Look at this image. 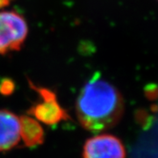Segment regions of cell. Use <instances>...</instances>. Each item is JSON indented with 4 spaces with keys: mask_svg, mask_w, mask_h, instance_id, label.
I'll use <instances>...</instances> for the list:
<instances>
[{
    "mask_svg": "<svg viewBox=\"0 0 158 158\" xmlns=\"http://www.w3.org/2000/svg\"><path fill=\"white\" fill-rule=\"evenodd\" d=\"M124 113V100L118 90L99 74L91 77L80 90L76 113L84 129L100 134L119 122Z\"/></svg>",
    "mask_w": 158,
    "mask_h": 158,
    "instance_id": "obj_1",
    "label": "cell"
},
{
    "mask_svg": "<svg viewBox=\"0 0 158 158\" xmlns=\"http://www.w3.org/2000/svg\"><path fill=\"white\" fill-rule=\"evenodd\" d=\"M28 35L26 19L15 11H0V55L19 51Z\"/></svg>",
    "mask_w": 158,
    "mask_h": 158,
    "instance_id": "obj_2",
    "label": "cell"
},
{
    "mask_svg": "<svg viewBox=\"0 0 158 158\" xmlns=\"http://www.w3.org/2000/svg\"><path fill=\"white\" fill-rule=\"evenodd\" d=\"M31 88L38 93L40 100L27 110V114L40 123L54 126L62 121L68 120L69 115L60 105L56 94L50 89L34 85L29 81Z\"/></svg>",
    "mask_w": 158,
    "mask_h": 158,
    "instance_id": "obj_3",
    "label": "cell"
},
{
    "mask_svg": "<svg viewBox=\"0 0 158 158\" xmlns=\"http://www.w3.org/2000/svg\"><path fill=\"white\" fill-rule=\"evenodd\" d=\"M83 158H126V148L118 137L98 134L85 141Z\"/></svg>",
    "mask_w": 158,
    "mask_h": 158,
    "instance_id": "obj_4",
    "label": "cell"
},
{
    "mask_svg": "<svg viewBox=\"0 0 158 158\" xmlns=\"http://www.w3.org/2000/svg\"><path fill=\"white\" fill-rule=\"evenodd\" d=\"M19 141V117L9 110L0 109V152L11 150Z\"/></svg>",
    "mask_w": 158,
    "mask_h": 158,
    "instance_id": "obj_5",
    "label": "cell"
},
{
    "mask_svg": "<svg viewBox=\"0 0 158 158\" xmlns=\"http://www.w3.org/2000/svg\"><path fill=\"white\" fill-rule=\"evenodd\" d=\"M20 121V140L27 148H34L43 144L45 132L41 124L30 115H22Z\"/></svg>",
    "mask_w": 158,
    "mask_h": 158,
    "instance_id": "obj_6",
    "label": "cell"
},
{
    "mask_svg": "<svg viewBox=\"0 0 158 158\" xmlns=\"http://www.w3.org/2000/svg\"><path fill=\"white\" fill-rule=\"evenodd\" d=\"M14 88H15V85L12 82V80L5 79L1 82V85H0V93L5 96H9L13 93Z\"/></svg>",
    "mask_w": 158,
    "mask_h": 158,
    "instance_id": "obj_7",
    "label": "cell"
},
{
    "mask_svg": "<svg viewBox=\"0 0 158 158\" xmlns=\"http://www.w3.org/2000/svg\"><path fill=\"white\" fill-rule=\"evenodd\" d=\"M9 0H0V8L3 7V6H6V4L8 3Z\"/></svg>",
    "mask_w": 158,
    "mask_h": 158,
    "instance_id": "obj_8",
    "label": "cell"
}]
</instances>
